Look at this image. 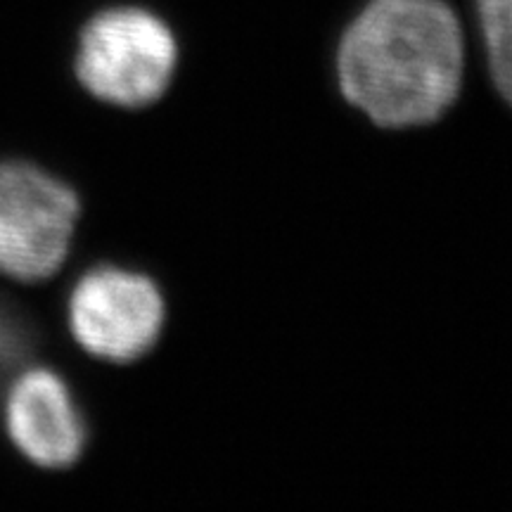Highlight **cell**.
I'll list each match as a JSON object with an SVG mask.
<instances>
[{"instance_id":"obj_1","label":"cell","mask_w":512,"mask_h":512,"mask_svg":"<svg viewBox=\"0 0 512 512\" xmlns=\"http://www.w3.org/2000/svg\"><path fill=\"white\" fill-rule=\"evenodd\" d=\"M463 31L444 0H373L342 38L337 74L377 126L439 119L463 81Z\"/></svg>"},{"instance_id":"obj_2","label":"cell","mask_w":512,"mask_h":512,"mask_svg":"<svg viewBox=\"0 0 512 512\" xmlns=\"http://www.w3.org/2000/svg\"><path fill=\"white\" fill-rule=\"evenodd\" d=\"M176 57V38L157 15L110 8L81 29L74 67L81 86L98 100L143 107L169 88Z\"/></svg>"},{"instance_id":"obj_3","label":"cell","mask_w":512,"mask_h":512,"mask_svg":"<svg viewBox=\"0 0 512 512\" xmlns=\"http://www.w3.org/2000/svg\"><path fill=\"white\" fill-rule=\"evenodd\" d=\"M79 200L29 162H0V275L19 283L53 278L72 249Z\"/></svg>"},{"instance_id":"obj_4","label":"cell","mask_w":512,"mask_h":512,"mask_svg":"<svg viewBox=\"0 0 512 512\" xmlns=\"http://www.w3.org/2000/svg\"><path fill=\"white\" fill-rule=\"evenodd\" d=\"M67 323L91 356L128 363L155 347L164 325V299L145 275L100 266L72 287Z\"/></svg>"},{"instance_id":"obj_5","label":"cell","mask_w":512,"mask_h":512,"mask_svg":"<svg viewBox=\"0 0 512 512\" xmlns=\"http://www.w3.org/2000/svg\"><path fill=\"white\" fill-rule=\"evenodd\" d=\"M3 422L17 451L48 470L76 463L86 444V422L72 389L48 368H29L12 380Z\"/></svg>"},{"instance_id":"obj_6","label":"cell","mask_w":512,"mask_h":512,"mask_svg":"<svg viewBox=\"0 0 512 512\" xmlns=\"http://www.w3.org/2000/svg\"><path fill=\"white\" fill-rule=\"evenodd\" d=\"M477 17L491 76L512 105V0H477Z\"/></svg>"},{"instance_id":"obj_7","label":"cell","mask_w":512,"mask_h":512,"mask_svg":"<svg viewBox=\"0 0 512 512\" xmlns=\"http://www.w3.org/2000/svg\"><path fill=\"white\" fill-rule=\"evenodd\" d=\"M29 349V335L15 311L0 304V373L19 363Z\"/></svg>"}]
</instances>
